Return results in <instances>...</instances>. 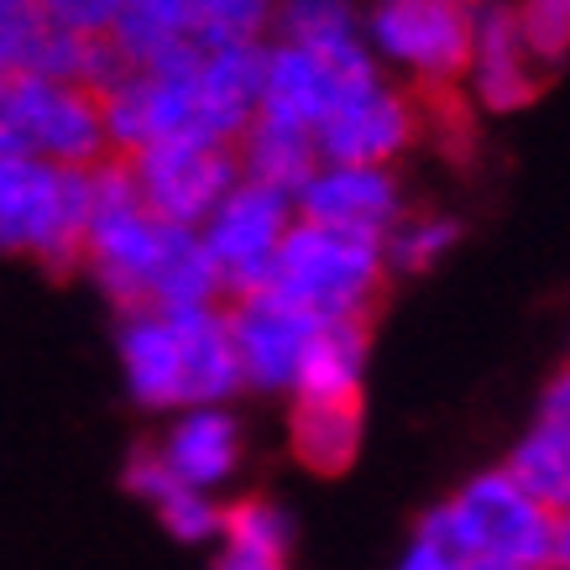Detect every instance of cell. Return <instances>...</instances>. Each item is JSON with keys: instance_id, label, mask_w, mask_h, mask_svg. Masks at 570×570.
I'll return each instance as SVG.
<instances>
[{"instance_id": "5bb4252c", "label": "cell", "mask_w": 570, "mask_h": 570, "mask_svg": "<svg viewBox=\"0 0 570 570\" xmlns=\"http://www.w3.org/2000/svg\"><path fill=\"white\" fill-rule=\"evenodd\" d=\"M242 424L225 403H194L174 409V424L157 440L163 466L174 471L178 487H199V492H220L236 471H242Z\"/></svg>"}, {"instance_id": "603a6c76", "label": "cell", "mask_w": 570, "mask_h": 570, "mask_svg": "<svg viewBox=\"0 0 570 570\" xmlns=\"http://www.w3.org/2000/svg\"><path fill=\"white\" fill-rule=\"evenodd\" d=\"M273 37L277 42H298L314 52H362V11L351 0H277L273 6Z\"/></svg>"}, {"instance_id": "d6986e66", "label": "cell", "mask_w": 570, "mask_h": 570, "mask_svg": "<svg viewBox=\"0 0 570 570\" xmlns=\"http://www.w3.org/2000/svg\"><path fill=\"white\" fill-rule=\"evenodd\" d=\"M236 168H242V178H252V184H267V189L288 194L294 199L298 184L320 168V153H314V137L309 131H298V126H283V121H262V116H252V126H246L242 137H236Z\"/></svg>"}, {"instance_id": "6da1fadb", "label": "cell", "mask_w": 570, "mask_h": 570, "mask_svg": "<svg viewBox=\"0 0 570 570\" xmlns=\"http://www.w3.org/2000/svg\"><path fill=\"white\" fill-rule=\"evenodd\" d=\"M554 519L544 502H534L508 471H476L455 498L430 508L419 519V534L445 544L466 566L502 570H550Z\"/></svg>"}, {"instance_id": "ffe728a7", "label": "cell", "mask_w": 570, "mask_h": 570, "mask_svg": "<svg viewBox=\"0 0 570 570\" xmlns=\"http://www.w3.org/2000/svg\"><path fill=\"white\" fill-rule=\"evenodd\" d=\"M288 445H294L298 466L335 476L356 461L362 450V403H314V397H294L288 414Z\"/></svg>"}, {"instance_id": "52a82bcc", "label": "cell", "mask_w": 570, "mask_h": 570, "mask_svg": "<svg viewBox=\"0 0 570 570\" xmlns=\"http://www.w3.org/2000/svg\"><path fill=\"white\" fill-rule=\"evenodd\" d=\"M288 225H294V199L288 194L236 178L220 205L209 209L194 230H199V242H205L209 262L220 273L225 294H252L273 273V257L283 236H288Z\"/></svg>"}, {"instance_id": "f1b7e54d", "label": "cell", "mask_w": 570, "mask_h": 570, "mask_svg": "<svg viewBox=\"0 0 570 570\" xmlns=\"http://www.w3.org/2000/svg\"><path fill=\"white\" fill-rule=\"evenodd\" d=\"M513 17H519L523 48L539 69H550L570 52V0H519Z\"/></svg>"}, {"instance_id": "4dcf8cb0", "label": "cell", "mask_w": 570, "mask_h": 570, "mask_svg": "<svg viewBox=\"0 0 570 570\" xmlns=\"http://www.w3.org/2000/svg\"><path fill=\"white\" fill-rule=\"evenodd\" d=\"M37 27H42V17H37L32 0H0V79L27 69V48H32Z\"/></svg>"}, {"instance_id": "7a4b0ae2", "label": "cell", "mask_w": 570, "mask_h": 570, "mask_svg": "<svg viewBox=\"0 0 570 570\" xmlns=\"http://www.w3.org/2000/svg\"><path fill=\"white\" fill-rule=\"evenodd\" d=\"M382 277H387L382 242L294 215L262 288H273L304 314H314L320 325H330V320H366L382 294Z\"/></svg>"}, {"instance_id": "4316f807", "label": "cell", "mask_w": 570, "mask_h": 570, "mask_svg": "<svg viewBox=\"0 0 570 570\" xmlns=\"http://www.w3.org/2000/svg\"><path fill=\"white\" fill-rule=\"evenodd\" d=\"M230 544H252V550L288 554L294 550V519L277 508L273 498H242L225 508V534Z\"/></svg>"}, {"instance_id": "9a60e30c", "label": "cell", "mask_w": 570, "mask_h": 570, "mask_svg": "<svg viewBox=\"0 0 570 570\" xmlns=\"http://www.w3.org/2000/svg\"><path fill=\"white\" fill-rule=\"evenodd\" d=\"M262 89V42L236 48H199L194 63V110H199V137L236 147L252 116H257Z\"/></svg>"}, {"instance_id": "484cf974", "label": "cell", "mask_w": 570, "mask_h": 570, "mask_svg": "<svg viewBox=\"0 0 570 570\" xmlns=\"http://www.w3.org/2000/svg\"><path fill=\"white\" fill-rule=\"evenodd\" d=\"M455 242H461V225L450 220V215L419 209V215H403V220L382 236V257H387V273H393V267L397 273H430Z\"/></svg>"}, {"instance_id": "1f68e13d", "label": "cell", "mask_w": 570, "mask_h": 570, "mask_svg": "<svg viewBox=\"0 0 570 570\" xmlns=\"http://www.w3.org/2000/svg\"><path fill=\"white\" fill-rule=\"evenodd\" d=\"M174 471L163 466V455H157V445L153 450H137V455H131V461H126V492H131V498H141V502H163L168 498V492H174Z\"/></svg>"}, {"instance_id": "f546056e", "label": "cell", "mask_w": 570, "mask_h": 570, "mask_svg": "<svg viewBox=\"0 0 570 570\" xmlns=\"http://www.w3.org/2000/svg\"><path fill=\"white\" fill-rule=\"evenodd\" d=\"M37 17L73 37H110V27L121 21L126 0H32Z\"/></svg>"}, {"instance_id": "83f0119b", "label": "cell", "mask_w": 570, "mask_h": 570, "mask_svg": "<svg viewBox=\"0 0 570 570\" xmlns=\"http://www.w3.org/2000/svg\"><path fill=\"white\" fill-rule=\"evenodd\" d=\"M157 519L163 529L178 539V544H209V539L225 534V508L215 492H199V487H174L168 498L157 502Z\"/></svg>"}, {"instance_id": "5b68a950", "label": "cell", "mask_w": 570, "mask_h": 570, "mask_svg": "<svg viewBox=\"0 0 570 570\" xmlns=\"http://www.w3.org/2000/svg\"><path fill=\"white\" fill-rule=\"evenodd\" d=\"M0 116L11 147L52 168H95L110 141H105L100 95L85 85H58L37 73L0 79Z\"/></svg>"}, {"instance_id": "7402d4cb", "label": "cell", "mask_w": 570, "mask_h": 570, "mask_svg": "<svg viewBox=\"0 0 570 570\" xmlns=\"http://www.w3.org/2000/svg\"><path fill=\"white\" fill-rule=\"evenodd\" d=\"M220 273L209 262L205 242L194 225H168V242H163V257H157L153 273V294L147 304L157 309H178V304H220Z\"/></svg>"}, {"instance_id": "ac0fdd59", "label": "cell", "mask_w": 570, "mask_h": 570, "mask_svg": "<svg viewBox=\"0 0 570 570\" xmlns=\"http://www.w3.org/2000/svg\"><path fill=\"white\" fill-rule=\"evenodd\" d=\"M366 362H372L366 320H330V325H314L309 346H304V362H298L294 397L351 403V397H362Z\"/></svg>"}, {"instance_id": "4fadbf2b", "label": "cell", "mask_w": 570, "mask_h": 570, "mask_svg": "<svg viewBox=\"0 0 570 570\" xmlns=\"http://www.w3.org/2000/svg\"><path fill=\"white\" fill-rule=\"evenodd\" d=\"M466 89L471 100L508 116L539 95V63L523 48L519 17L508 0H476V21H471V52H466Z\"/></svg>"}, {"instance_id": "8992f818", "label": "cell", "mask_w": 570, "mask_h": 570, "mask_svg": "<svg viewBox=\"0 0 570 570\" xmlns=\"http://www.w3.org/2000/svg\"><path fill=\"white\" fill-rule=\"evenodd\" d=\"M476 0H377L362 17V37L372 58L393 63L397 73L424 89L461 85L471 52Z\"/></svg>"}, {"instance_id": "e0dca14e", "label": "cell", "mask_w": 570, "mask_h": 570, "mask_svg": "<svg viewBox=\"0 0 570 570\" xmlns=\"http://www.w3.org/2000/svg\"><path fill=\"white\" fill-rule=\"evenodd\" d=\"M184 366V409L194 403H230L242 393V362L230 346V320L220 304H178L168 309Z\"/></svg>"}, {"instance_id": "2e32d148", "label": "cell", "mask_w": 570, "mask_h": 570, "mask_svg": "<svg viewBox=\"0 0 570 570\" xmlns=\"http://www.w3.org/2000/svg\"><path fill=\"white\" fill-rule=\"evenodd\" d=\"M116 351H121L126 393L141 409H157V414L184 409V366H178V335L168 325V309H157V304L121 309Z\"/></svg>"}, {"instance_id": "277c9868", "label": "cell", "mask_w": 570, "mask_h": 570, "mask_svg": "<svg viewBox=\"0 0 570 570\" xmlns=\"http://www.w3.org/2000/svg\"><path fill=\"white\" fill-rule=\"evenodd\" d=\"M168 242V220L141 205L126 157L105 153L89 168V225H85V267L121 309H137L153 294V273Z\"/></svg>"}, {"instance_id": "7c38bea8", "label": "cell", "mask_w": 570, "mask_h": 570, "mask_svg": "<svg viewBox=\"0 0 570 570\" xmlns=\"http://www.w3.org/2000/svg\"><path fill=\"white\" fill-rule=\"evenodd\" d=\"M294 215L330 230H346V236H366L382 242L403 215V184L393 168H372V163H320L294 194Z\"/></svg>"}, {"instance_id": "44dd1931", "label": "cell", "mask_w": 570, "mask_h": 570, "mask_svg": "<svg viewBox=\"0 0 570 570\" xmlns=\"http://www.w3.org/2000/svg\"><path fill=\"white\" fill-rule=\"evenodd\" d=\"M110 42L126 58V69H157L168 58H184L194 48L189 0H126L121 21L110 27Z\"/></svg>"}, {"instance_id": "cb8c5ba5", "label": "cell", "mask_w": 570, "mask_h": 570, "mask_svg": "<svg viewBox=\"0 0 570 570\" xmlns=\"http://www.w3.org/2000/svg\"><path fill=\"white\" fill-rule=\"evenodd\" d=\"M502 471L534 502H544L550 513H566L570 508V430L539 419L534 430L513 445V455L502 461Z\"/></svg>"}, {"instance_id": "e575fe53", "label": "cell", "mask_w": 570, "mask_h": 570, "mask_svg": "<svg viewBox=\"0 0 570 570\" xmlns=\"http://www.w3.org/2000/svg\"><path fill=\"white\" fill-rule=\"evenodd\" d=\"M539 419H550L560 430H570V366L554 372V382L544 387V403H539Z\"/></svg>"}, {"instance_id": "d6a6232c", "label": "cell", "mask_w": 570, "mask_h": 570, "mask_svg": "<svg viewBox=\"0 0 570 570\" xmlns=\"http://www.w3.org/2000/svg\"><path fill=\"white\" fill-rule=\"evenodd\" d=\"M215 570H288V554L252 550V544H230V539H220V554H215Z\"/></svg>"}, {"instance_id": "8fae6325", "label": "cell", "mask_w": 570, "mask_h": 570, "mask_svg": "<svg viewBox=\"0 0 570 570\" xmlns=\"http://www.w3.org/2000/svg\"><path fill=\"white\" fill-rule=\"evenodd\" d=\"M230 320V346L242 362V387L252 393H294L298 362L314 335V314H304L298 304H288L273 288H252L236 294V304L225 309Z\"/></svg>"}, {"instance_id": "3957f363", "label": "cell", "mask_w": 570, "mask_h": 570, "mask_svg": "<svg viewBox=\"0 0 570 570\" xmlns=\"http://www.w3.org/2000/svg\"><path fill=\"white\" fill-rule=\"evenodd\" d=\"M89 168H52L27 153H0V252L48 273L85 267Z\"/></svg>"}, {"instance_id": "9c48e42d", "label": "cell", "mask_w": 570, "mask_h": 570, "mask_svg": "<svg viewBox=\"0 0 570 570\" xmlns=\"http://www.w3.org/2000/svg\"><path fill=\"white\" fill-rule=\"evenodd\" d=\"M424 131V110L414 105L409 89L387 85L382 73L351 85L335 110L314 126V153L320 163H372V168H393L397 157L414 147Z\"/></svg>"}, {"instance_id": "d4e9b609", "label": "cell", "mask_w": 570, "mask_h": 570, "mask_svg": "<svg viewBox=\"0 0 570 570\" xmlns=\"http://www.w3.org/2000/svg\"><path fill=\"white\" fill-rule=\"evenodd\" d=\"M277 0H189L194 48H236V42H267Z\"/></svg>"}, {"instance_id": "836d02e7", "label": "cell", "mask_w": 570, "mask_h": 570, "mask_svg": "<svg viewBox=\"0 0 570 570\" xmlns=\"http://www.w3.org/2000/svg\"><path fill=\"white\" fill-rule=\"evenodd\" d=\"M397 570H466V560H455V554H450L445 544H434V539L414 534V544L403 550Z\"/></svg>"}, {"instance_id": "ba28073f", "label": "cell", "mask_w": 570, "mask_h": 570, "mask_svg": "<svg viewBox=\"0 0 570 570\" xmlns=\"http://www.w3.org/2000/svg\"><path fill=\"white\" fill-rule=\"evenodd\" d=\"M126 168H131L141 205L168 225H199L225 199V189L242 178L236 153L225 141H199V137L153 141V147L126 157Z\"/></svg>"}, {"instance_id": "d590c367", "label": "cell", "mask_w": 570, "mask_h": 570, "mask_svg": "<svg viewBox=\"0 0 570 570\" xmlns=\"http://www.w3.org/2000/svg\"><path fill=\"white\" fill-rule=\"evenodd\" d=\"M550 570H570V508L554 519V550H550Z\"/></svg>"}, {"instance_id": "30bf717a", "label": "cell", "mask_w": 570, "mask_h": 570, "mask_svg": "<svg viewBox=\"0 0 570 570\" xmlns=\"http://www.w3.org/2000/svg\"><path fill=\"white\" fill-rule=\"evenodd\" d=\"M377 73V58L372 48L362 52H314L298 48V42H262V89H257V116L262 121H283L298 126V131H314L325 121L335 100L346 95L351 85H362Z\"/></svg>"}]
</instances>
